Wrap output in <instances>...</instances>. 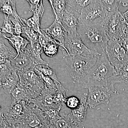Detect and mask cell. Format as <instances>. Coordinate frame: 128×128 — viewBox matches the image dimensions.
Segmentation results:
<instances>
[{
  "label": "cell",
  "instance_id": "obj_19",
  "mask_svg": "<svg viewBox=\"0 0 128 128\" xmlns=\"http://www.w3.org/2000/svg\"><path fill=\"white\" fill-rule=\"evenodd\" d=\"M118 83H128V62L114 68V72L109 80L108 88L114 87Z\"/></svg>",
  "mask_w": 128,
  "mask_h": 128
},
{
  "label": "cell",
  "instance_id": "obj_13",
  "mask_svg": "<svg viewBox=\"0 0 128 128\" xmlns=\"http://www.w3.org/2000/svg\"><path fill=\"white\" fill-rule=\"evenodd\" d=\"M51 39L60 46L64 55H66L65 41L68 33L62 25L61 22L55 19L53 23L48 27L41 28Z\"/></svg>",
  "mask_w": 128,
  "mask_h": 128
},
{
  "label": "cell",
  "instance_id": "obj_16",
  "mask_svg": "<svg viewBox=\"0 0 128 128\" xmlns=\"http://www.w3.org/2000/svg\"><path fill=\"white\" fill-rule=\"evenodd\" d=\"M11 62L14 68L22 72L34 70L35 66L26 50L20 53Z\"/></svg>",
  "mask_w": 128,
  "mask_h": 128
},
{
  "label": "cell",
  "instance_id": "obj_3",
  "mask_svg": "<svg viewBox=\"0 0 128 128\" xmlns=\"http://www.w3.org/2000/svg\"><path fill=\"white\" fill-rule=\"evenodd\" d=\"M97 56L64 55L66 68L74 82L84 83L89 70L96 64Z\"/></svg>",
  "mask_w": 128,
  "mask_h": 128
},
{
  "label": "cell",
  "instance_id": "obj_14",
  "mask_svg": "<svg viewBox=\"0 0 128 128\" xmlns=\"http://www.w3.org/2000/svg\"><path fill=\"white\" fill-rule=\"evenodd\" d=\"M26 103L25 102L11 105L0 112V118L16 125L21 122L23 118Z\"/></svg>",
  "mask_w": 128,
  "mask_h": 128
},
{
  "label": "cell",
  "instance_id": "obj_12",
  "mask_svg": "<svg viewBox=\"0 0 128 128\" xmlns=\"http://www.w3.org/2000/svg\"><path fill=\"white\" fill-rule=\"evenodd\" d=\"M80 15V12L73 6L70 0H67L60 22L68 34L78 33L77 27Z\"/></svg>",
  "mask_w": 128,
  "mask_h": 128
},
{
  "label": "cell",
  "instance_id": "obj_4",
  "mask_svg": "<svg viewBox=\"0 0 128 128\" xmlns=\"http://www.w3.org/2000/svg\"><path fill=\"white\" fill-rule=\"evenodd\" d=\"M17 71L19 77L18 84L26 89L33 98L38 96L45 87V84L41 76L35 73L34 70Z\"/></svg>",
  "mask_w": 128,
  "mask_h": 128
},
{
  "label": "cell",
  "instance_id": "obj_7",
  "mask_svg": "<svg viewBox=\"0 0 128 128\" xmlns=\"http://www.w3.org/2000/svg\"><path fill=\"white\" fill-rule=\"evenodd\" d=\"M65 55L98 56L97 53L89 49L83 42L78 33L68 34L65 41Z\"/></svg>",
  "mask_w": 128,
  "mask_h": 128
},
{
  "label": "cell",
  "instance_id": "obj_6",
  "mask_svg": "<svg viewBox=\"0 0 128 128\" xmlns=\"http://www.w3.org/2000/svg\"><path fill=\"white\" fill-rule=\"evenodd\" d=\"M88 88L89 90L88 103L91 108H95L100 104H108L110 98L118 94L114 87L92 86Z\"/></svg>",
  "mask_w": 128,
  "mask_h": 128
},
{
  "label": "cell",
  "instance_id": "obj_10",
  "mask_svg": "<svg viewBox=\"0 0 128 128\" xmlns=\"http://www.w3.org/2000/svg\"><path fill=\"white\" fill-rule=\"evenodd\" d=\"M108 60L114 68L128 62V53L115 39H109L106 48Z\"/></svg>",
  "mask_w": 128,
  "mask_h": 128
},
{
  "label": "cell",
  "instance_id": "obj_18",
  "mask_svg": "<svg viewBox=\"0 0 128 128\" xmlns=\"http://www.w3.org/2000/svg\"><path fill=\"white\" fill-rule=\"evenodd\" d=\"M39 34L38 42L42 47L43 52L48 57H53L57 54L60 46L44 32Z\"/></svg>",
  "mask_w": 128,
  "mask_h": 128
},
{
  "label": "cell",
  "instance_id": "obj_41",
  "mask_svg": "<svg viewBox=\"0 0 128 128\" xmlns=\"http://www.w3.org/2000/svg\"><path fill=\"white\" fill-rule=\"evenodd\" d=\"M121 3L123 6H128V0H120Z\"/></svg>",
  "mask_w": 128,
  "mask_h": 128
},
{
  "label": "cell",
  "instance_id": "obj_25",
  "mask_svg": "<svg viewBox=\"0 0 128 128\" xmlns=\"http://www.w3.org/2000/svg\"><path fill=\"white\" fill-rule=\"evenodd\" d=\"M19 77L16 70H15L4 81L0 83L6 94H11L18 85Z\"/></svg>",
  "mask_w": 128,
  "mask_h": 128
},
{
  "label": "cell",
  "instance_id": "obj_33",
  "mask_svg": "<svg viewBox=\"0 0 128 128\" xmlns=\"http://www.w3.org/2000/svg\"><path fill=\"white\" fill-rule=\"evenodd\" d=\"M102 6L108 13L112 12L119 9V5L121 4L120 0H100Z\"/></svg>",
  "mask_w": 128,
  "mask_h": 128
},
{
  "label": "cell",
  "instance_id": "obj_39",
  "mask_svg": "<svg viewBox=\"0 0 128 128\" xmlns=\"http://www.w3.org/2000/svg\"><path fill=\"white\" fill-rule=\"evenodd\" d=\"M122 14L125 20L126 24L128 26V9L125 12L122 13Z\"/></svg>",
  "mask_w": 128,
  "mask_h": 128
},
{
  "label": "cell",
  "instance_id": "obj_8",
  "mask_svg": "<svg viewBox=\"0 0 128 128\" xmlns=\"http://www.w3.org/2000/svg\"><path fill=\"white\" fill-rule=\"evenodd\" d=\"M126 24L119 9L108 13L104 21L103 25L109 39L116 40Z\"/></svg>",
  "mask_w": 128,
  "mask_h": 128
},
{
  "label": "cell",
  "instance_id": "obj_36",
  "mask_svg": "<svg viewBox=\"0 0 128 128\" xmlns=\"http://www.w3.org/2000/svg\"><path fill=\"white\" fill-rule=\"evenodd\" d=\"M80 100L75 96H72L66 98L65 105L66 107L71 110H74L79 106Z\"/></svg>",
  "mask_w": 128,
  "mask_h": 128
},
{
  "label": "cell",
  "instance_id": "obj_15",
  "mask_svg": "<svg viewBox=\"0 0 128 128\" xmlns=\"http://www.w3.org/2000/svg\"><path fill=\"white\" fill-rule=\"evenodd\" d=\"M88 95L84 93L82 96L79 106L74 110H72L68 114L70 119L73 122L79 126L86 120L87 114Z\"/></svg>",
  "mask_w": 128,
  "mask_h": 128
},
{
  "label": "cell",
  "instance_id": "obj_32",
  "mask_svg": "<svg viewBox=\"0 0 128 128\" xmlns=\"http://www.w3.org/2000/svg\"><path fill=\"white\" fill-rule=\"evenodd\" d=\"M116 40L128 53V26L126 24L122 28Z\"/></svg>",
  "mask_w": 128,
  "mask_h": 128
},
{
  "label": "cell",
  "instance_id": "obj_1",
  "mask_svg": "<svg viewBox=\"0 0 128 128\" xmlns=\"http://www.w3.org/2000/svg\"><path fill=\"white\" fill-rule=\"evenodd\" d=\"M77 32L83 42L88 48L99 55L106 52L109 38L103 24L78 23Z\"/></svg>",
  "mask_w": 128,
  "mask_h": 128
},
{
  "label": "cell",
  "instance_id": "obj_23",
  "mask_svg": "<svg viewBox=\"0 0 128 128\" xmlns=\"http://www.w3.org/2000/svg\"><path fill=\"white\" fill-rule=\"evenodd\" d=\"M26 50L29 53L35 66L38 65L48 64L41 57V54L43 51L39 42L36 43L32 46L29 44L27 47Z\"/></svg>",
  "mask_w": 128,
  "mask_h": 128
},
{
  "label": "cell",
  "instance_id": "obj_34",
  "mask_svg": "<svg viewBox=\"0 0 128 128\" xmlns=\"http://www.w3.org/2000/svg\"><path fill=\"white\" fill-rule=\"evenodd\" d=\"M10 19L14 26V34L21 35V34H22V30L24 27L25 25V24L22 20V18H20L19 16L15 18H10Z\"/></svg>",
  "mask_w": 128,
  "mask_h": 128
},
{
  "label": "cell",
  "instance_id": "obj_11",
  "mask_svg": "<svg viewBox=\"0 0 128 128\" xmlns=\"http://www.w3.org/2000/svg\"><path fill=\"white\" fill-rule=\"evenodd\" d=\"M57 90L49 89L45 86L38 96L30 99L27 104H33L34 106L44 112L51 108L60 110L62 107L54 102V96Z\"/></svg>",
  "mask_w": 128,
  "mask_h": 128
},
{
  "label": "cell",
  "instance_id": "obj_21",
  "mask_svg": "<svg viewBox=\"0 0 128 128\" xmlns=\"http://www.w3.org/2000/svg\"><path fill=\"white\" fill-rule=\"evenodd\" d=\"M11 94L12 98L11 105H14L22 102H25L26 103L29 100L33 98L28 91L18 84Z\"/></svg>",
  "mask_w": 128,
  "mask_h": 128
},
{
  "label": "cell",
  "instance_id": "obj_2",
  "mask_svg": "<svg viewBox=\"0 0 128 128\" xmlns=\"http://www.w3.org/2000/svg\"><path fill=\"white\" fill-rule=\"evenodd\" d=\"M114 71V67L108 60L106 52L98 56L96 62L89 70L83 86L86 88L92 86L109 88V80Z\"/></svg>",
  "mask_w": 128,
  "mask_h": 128
},
{
  "label": "cell",
  "instance_id": "obj_35",
  "mask_svg": "<svg viewBox=\"0 0 128 128\" xmlns=\"http://www.w3.org/2000/svg\"><path fill=\"white\" fill-rule=\"evenodd\" d=\"M34 70L37 74L41 76L44 82L45 86L46 87L50 89H57V86L55 82L51 78L44 76L38 70L35 68H34Z\"/></svg>",
  "mask_w": 128,
  "mask_h": 128
},
{
  "label": "cell",
  "instance_id": "obj_20",
  "mask_svg": "<svg viewBox=\"0 0 128 128\" xmlns=\"http://www.w3.org/2000/svg\"><path fill=\"white\" fill-rule=\"evenodd\" d=\"M5 39L7 40L12 47L15 49L17 53V56L20 53L26 50L27 47L30 44L29 41L21 35L14 34L11 36L8 37L6 34L0 33Z\"/></svg>",
  "mask_w": 128,
  "mask_h": 128
},
{
  "label": "cell",
  "instance_id": "obj_24",
  "mask_svg": "<svg viewBox=\"0 0 128 128\" xmlns=\"http://www.w3.org/2000/svg\"><path fill=\"white\" fill-rule=\"evenodd\" d=\"M4 38L0 34V64H2L6 60L11 62L17 56L16 52L11 48L6 46L4 42Z\"/></svg>",
  "mask_w": 128,
  "mask_h": 128
},
{
  "label": "cell",
  "instance_id": "obj_5",
  "mask_svg": "<svg viewBox=\"0 0 128 128\" xmlns=\"http://www.w3.org/2000/svg\"><path fill=\"white\" fill-rule=\"evenodd\" d=\"M108 13L100 0H91L82 9L78 23L103 24Z\"/></svg>",
  "mask_w": 128,
  "mask_h": 128
},
{
  "label": "cell",
  "instance_id": "obj_37",
  "mask_svg": "<svg viewBox=\"0 0 128 128\" xmlns=\"http://www.w3.org/2000/svg\"><path fill=\"white\" fill-rule=\"evenodd\" d=\"M0 128H19L16 125L8 122L0 118Z\"/></svg>",
  "mask_w": 128,
  "mask_h": 128
},
{
  "label": "cell",
  "instance_id": "obj_17",
  "mask_svg": "<svg viewBox=\"0 0 128 128\" xmlns=\"http://www.w3.org/2000/svg\"><path fill=\"white\" fill-rule=\"evenodd\" d=\"M44 11L42 1L41 0L38 6L33 12V16L28 19L22 18V20L28 27L32 28L39 34H41L42 32H41L40 25Z\"/></svg>",
  "mask_w": 128,
  "mask_h": 128
},
{
  "label": "cell",
  "instance_id": "obj_9",
  "mask_svg": "<svg viewBox=\"0 0 128 128\" xmlns=\"http://www.w3.org/2000/svg\"><path fill=\"white\" fill-rule=\"evenodd\" d=\"M44 124H49L44 116L43 111L33 105L25 104L23 118L16 126L19 128H33Z\"/></svg>",
  "mask_w": 128,
  "mask_h": 128
},
{
  "label": "cell",
  "instance_id": "obj_30",
  "mask_svg": "<svg viewBox=\"0 0 128 128\" xmlns=\"http://www.w3.org/2000/svg\"><path fill=\"white\" fill-rule=\"evenodd\" d=\"M0 64V83H2L16 69L12 66L11 62L9 60H6Z\"/></svg>",
  "mask_w": 128,
  "mask_h": 128
},
{
  "label": "cell",
  "instance_id": "obj_29",
  "mask_svg": "<svg viewBox=\"0 0 128 128\" xmlns=\"http://www.w3.org/2000/svg\"><path fill=\"white\" fill-rule=\"evenodd\" d=\"M22 35L29 41L31 46L38 42L39 34L32 28L28 27L25 24L23 27Z\"/></svg>",
  "mask_w": 128,
  "mask_h": 128
},
{
  "label": "cell",
  "instance_id": "obj_27",
  "mask_svg": "<svg viewBox=\"0 0 128 128\" xmlns=\"http://www.w3.org/2000/svg\"><path fill=\"white\" fill-rule=\"evenodd\" d=\"M52 7L55 19L60 21L65 10L67 0H49Z\"/></svg>",
  "mask_w": 128,
  "mask_h": 128
},
{
  "label": "cell",
  "instance_id": "obj_40",
  "mask_svg": "<svg viewBox=\"0 0 128 128\" xmlns=\"http://www.w3.org/2000/svg\"><path fill=\"white\" fill-rule=\"evenodd\" d=\"M33 128H51L50 125L48 124H41L40 126Z\"/></svg>",
  "mask_w": 128,
  "mask_h": 128
},
{
  "label": "cell",
  "instance_id": "obj_38",
  "mask_svg": "<svg viewBox=\"0 0 128 128\" xmlns=\"http://www.w3.org/2000/svg\"><path fill=\"white\" fill-rule=\"evenodd\" d=\"M29 3L30 6V8L29 12H33L36 9L38 5L40 3L41 0H26Z\"/></svg>",
  "mask_w": 128,
  "mask_h": 128
},
{
  "label": "cell",
  "instance_id": "obj_22",
  "mask_svg": "<svg viewBox=\"0 0 128 128\" xmlns=\"http://www.w3.org/2000/svg\"><path fill=\"white\" fill-rule=\"evenodd\" d=\"M51 128H79V126L73 122L68 114H60V116L55 120L50 123Z\"/></svg>",
  "mask_w": 128,
  "mask_h": 128
},
{
  "label": "cell",
  "instance_id": "obj_26",
  "mask_svg": "<svg viewBox=\"0 0 128 128\" xmlns=\"http://www.w3.org/2000/svg\"><path fill=\"white\" fill-rule=\"evenodd\" d=\"M16 1L12 0H1L0 11L8 16H11L13 18L18 16L16 9Z\"/></svg>",
  "mask_w": 128,
  "mask_h": 128
},
{
  "label": "cell",
  "instance_id": "obj_31",
  "mask_svg": "<svg viewBox=\"0 0 128 128\" xmlns=\"http://www.w3.org/2000/svg\"><path fill=\"white\" fill-rule=\"evenodd\" d=\"M0 33L6 34H9L12 35L15 34L14 26L10 17L4 15V22L2 26L0 27Z\"/></svg>",
  "mask_w": 128,
  "mask_h": 128
},
{
  "label": "cell",
  "instance_id": "obj_28",
  "mask_svg": "<svg viewBox=\"0 0 128 128\" xmlns=\"http://www.w3.org/2000/svg\"><path fill=\"white\" fill-rule=\"evenodd\" d=\"M34 68L38 70L44 76L51 78L55 84L60 82L56 76L55 70L50 68L48 64L38 65Z\"/></svg>",
  "mask_w": 128,
  "mask_h": 128
}]
</instances>
